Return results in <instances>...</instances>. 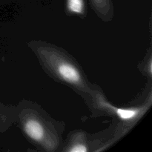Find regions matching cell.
Here are the masks:
<instances>
[{"label": "cell", "instance_id": "4", "mask_svg": "<svg viewBox=\"0 0 152 152\" xmlns=\"http://www.w3.org/2000/svg\"><path fill=\"white\" fill-rule=\"evenodd\" d=\"M67 9L73 14L83 15L85 13L84 0H67Z\"/></svg>", "mask_w": 152, "mask_h": 152}, {"label": "cell", "instance_id": "2", "mask_svg": "<svg viewBox=\"0 0 152 152\" xmlns=\"http://www.w3.org/2000/svg\"><path fill=\"white\" fill-rule=\"evenodd\" d=\"M24 132L31 140L38 143L45 145L48 140V132L45 126L37 118H28L23 123Z\"/></svg>", "mask_w": 152, "mask_h": 152}, {"label": "cell", "instance_id": "6", "mask_svg": "<svg viewBox=\"0 0 152 152\" xmlns=\"http://www.w3.org/2000/svg\"><path fill=\"white\" fill-rule=\"evenodd\" d=\"M96 3H101V2H103L104 0H94Z\"/></svg>", "mask_w": 152, "mask_h": 152}, {"label": "cell", "instance_id": "1", "mask_svg": "<svg viewBox=\"0 0 152 152\" xmlns=\"http://www.w3.org/2000/svg\"><path fill=\"white\" fill-rule=\"evenodd\" d=\"M48 65L51 68L54 74L62 81L77 87H83L84 86V80L80 70L74 63L57 55L56 57L51 54L50 57L46 58Z\"/></svg>", "mask_w": 152, "mask_h": 152}, {"label": "cell", "instance_id": "3", "mask_svg": "<svg viewBox=\"0 0 152 152\" xmlns=\"http://www.w3.org/2000/svg\"><path fill=\"white\" fill-rule=\"evenodd\" d=\"M102 105L106 109L111 110V112L125 123H133L135 120L140 117L142 112L141 108H119L104 101L102 102Z\"/></svg>", "mask_w": 152, "mask_h": 152}, {"label": "cell", "instance_id": "5", "mask_svg": "<svg viewBox=\"0 0 152 152\" xmlns=\"http://www.w3.org/2000/svg\"><path fill=\"white\" fill-rule=\"evenodd\" d=\"M70 152H86L88 151V147L85 144L81 143V142H77V143L73 144L68 149Z\"/></svg>", "mask_w": 152, "mask_h": 152}]
</instances>
